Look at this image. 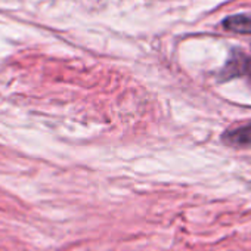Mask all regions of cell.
<instances>
[{"mask_svg":"<svg viewBox=\"0 0 251 251\" xmlns=\"http://www.w3.org/2000/svg\"><path fill=\"white\" fill-rule=\"evenodd\" d=\"M222 27L227 31L238 33V34H251V15L248 14H238L226 17L222 21Z\"/></svg>","mask_w":251,"mask_h":251,"instance_id":"cell-3","label":"cell"},{"mask_svg":"<svg viewBox=\"0 0 251 251\" xmlns=\"http://www.w3.org/2000/svg\"><path fill=\"white\" fill-rule=\"evenodd\" d=\"M222 142L233 148H245L251 145V121L227 129L222 135Z\"/></svg>","mask_w":251,"mask_h":251,"instance_id":"cell-2","label":"cell"},{"mask_svg":"<svg viewBox=\"0 0 251 251\" xmlns=\"http://www.w3.org/2000/svg\"><path fill=\"white\" fill-rule=\"evenodd\" d=\"M241 75H248L251 80V55L247 56L241 50H233L220 73V78L230 80Z\"/></svg>","mask_w":251,"mask_h":251,"instance_id":"cell-1","label":"cell"}]
</instances>
